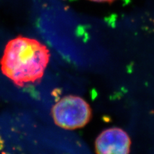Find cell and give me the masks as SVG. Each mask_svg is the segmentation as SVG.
Returning <instances> with one entry per match:
<instances>
[{
    "instance_id": "6da1fadb",
    "label": "cell",
    "mask_w": 154,
    "mask_h": 154,
    "mask_svg": "<svg viewBox=\"0 0 154 154\" xmlns=\"http://www.w3.org/2000/svg\"><path fill=\"white\" fill-rule=\"evenodd\" d=\"M45 45L33 38L19 36L10 41L1 60L3 73L17 85L39 80L50 60Z\"/></svg>"
},
{
    "instance_id": "7a4b0ae2",
    "label": "cell",
    "mask_w": 154,
    "mask_h": 154,
    "mask_svg": "<svg viewBox=\"0 0 154 154\" xmlns=\"http://www.w3.org/2000/svg\"><path fill=\"white\" fill-rule=\"evenodd\" d=\"M51 113L58 126L74 130L83 127L89 122L92 110L88 103L82 98L69 95L64 96L54 105Z\"/></svg>"
},
{
    "instance_id": "3957f363",
    "label": "cell",
    "mask_w": 154,
    "mask_h": 154,
    "mask_svg": "<svg viewBox=\"0 0 154 154\" xmlns=\"http://www.w3.org/2000/svg\"><path fill=\"white\" fill-rule=\"evenodd\" d=\"M131 141L123 129L113 127L100 134L95 141L96 154H129Z\"/></svg>"
},
{
    "instance_id": "277c9868",
    "label": "cell",
    "mask_w": 154,
    "mask_h": 154,
    "mask_svg": "<svg viewBox=\"0 0 154 154\" xmlns=\"http://www.w3.org/2000/svg\"><path fill=\"white\" fill-rule=\"evenodd\" d=\"M90 1H93L95 2H100V3H102V2H107V3H111L114 2V0H90Z\"/></svg>"
}]
</instances>
